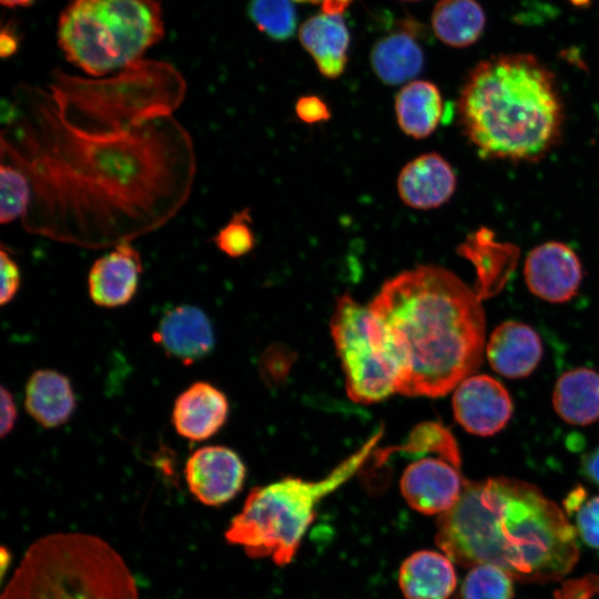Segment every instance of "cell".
<instances>
[{
	"mask_svg": "<svg viewBox=\"0 0 599 599\" xmlns=\"http://www.w3.org/2000/svg\"><path fill=\"white\" fill-rule=\"evenodd\" d=\"M3 104L1 163L30 183L21 217L28 233L113 247L162 227L187 202L196 156L173 114L122 128L73 123L47 87L30 84H19Z\"/></svg>",
	"mask_w": 599,
	"mask_h": 599,
	"instance_id": "1",
	"label": "cell"
},
{
	"mask_svg": "<svg viewBox=\"0 0 599 599\" xmlns=\"http://www.w3.org/2000/svg\"><path fill=\"white\" fill-rule=\"evenodd\" d=\"M481 297L453 272L419 265L384 283L368 304L397 373V393L440 397L480 366Z\"/></svg>",
	"mask_w": 599,
	"mask_h": 599,
	"instance_id": "2",
	"label": "cell"
},
{
	"mask_svg": "<svg viewBox=\"0 0 599 599\" xmlns=\"http://www.w3.org/2000/svg\"><path fill=\"white\" fill-rule=\"evenodd\" d=\"M437 546L463 567L494 565L522 582L556 581L577 564V531L536 486L510 478L468 481L438 516Z\"/></svg>",
	"mask_w": 599,
	"mask_h": 599,
	"instance_id": "3",
	"label": "cell"
},
{
	"mask_svg": "<svg viewBox=\"0 0 599 599\" xmlns=\"http://www.w3.org/2000/svg\"><path fill=\"white\" fill-rule=\"evenodd\" d=\"M464 135L481 156L537 161L557 143L564 105L554 73L535 55L480 61L457 101Z\"/></svg>",
	"mask_w": 599,
	"mask_h": 599,
	"instance_id": "4",
	"label": "cell"
},
{
	"mask_svg": "<svg viewBox=\"0 0 599 599\" xmlns=\"http://www.w3.org/2000/svg\"><path fill=\"white\" fill-rule=\"evenodd\" d=\"M1 599H139L122 557L103 539L58 532L26 551Z\"/></svg>",
	"mask_w": 599,
	"mask_h": 599,
	"instance_id": "5",
	"label": "cell"
},
{
	"mask_svg": "<svg viewBox=\"0 0 599 599\" xmlns=\"http://www.w3.org/2000/svg\"><path fill=\"white\" fill-rule=\"evenodd\" d=\"M47 88L67 120L108 128L172 115L186 94V81L180 70L153 59H140L114 75L101 78L54 69Z\"/></svg>",
	"mask_w": 599,
	"mask_h": 599,
	"instance_id": "6",
	"label": "cell"
},
{
	"mask_svg": "<svg viewBox=\"0 0 599 599\" xmlns=\"http://www.w3.org/2000/svg\"><path fill=\"white\" fill-rule=\"evenodd\" d=\"M383 435L379 429L354 454L318 480L285 477L255 487L224 536L242 546L248 557H270L276 565L292 561L312 524L319 501L349 480L369 459Z\"/></svg>",
	"mask_w": 599,
	"mask_h": 599,
	"instance_id": "7",
	"label": "cell"
},
{
	"mask_svg": "<svg viewBox=\"0 0 599 599\" xmlns=\"http://www.w3.org/2000/svg\"><path fill=\"white\" fill-rule=\"evenodd\" d=\"M65 59L93 78L143 59L164 37L158 0H71L58 21Z\"/></svg>",
	"mask_w": 599,
	"mask_h": 599,
	"instance_id": "8",
	"label": "cell"
},
{
	"mask_svg": "<svg viewBox=\"0 0 599 599\" xmlns=\"http://www.w3.org/2000/svg\"><path fill=\"white\" fill-rule=\"evenodd\" d=\"M331 332L354 402L377 403L397 393L396 368L369 305L348 294L338 297Z\"/></svg>",
	"mask_w": 599,
	"mask_h": 599,
	"instance_id": "9",
	"label": "cell"
},
{
	"mask_svg": "<svg viewBox=\"0 0 599 599\" xmlns=\"http://www.w3.org/2000/svg\"><path fill=\"white\" fill-rule=\"evenodd\" d=\"M460 466L459 450L418 456L402 475V495L413 509L425 515H441L463 493L466 479Z\"/></svg>",
	"mask_w": 599,
	"mask_h": 599,
	"instance_id": "10",
	"label": "cell"
},
{
	"mask_svg": "<svg viewBox=\"0 0 599 599\" xmlns=\"http://www.w3.org/2000/svg\"><path fill=\"white\" fill-rule=\"evenodd\" d=\"M453 410L457 423L468 433L488 437L510 420L514 406L505 386L486 375H471L454 392Z\"/></svg>",
	"mask_w": 599,
	"mask_h": 599,
	"instance_id": "11",
	"label": "cell"
},
{
	"mask_svg": "<svg viewBox=\"0 0 599 599\" xmlns=\"http://www.w3.org/2000/svg\"><path fill=\"white\" fill-rule=\"evenodd\" d=\"M192 495L206 506H222L242 489L246 476L241 457L225 446H205L195 450L184 468Z\"/></svg>",
	"mask_w": 599,
	"mask_h": 599,
	"instance_id": "12",
	"label": "cell"
},
{
	"mask_svg": "<svg viewBox=\"0 0 599 599\" xmlns=\"http://www.w3.org/2000/svg\"><path fill=\"white\" fill-rule=\"evenodd\" d=\"M524 276L528 290L549 303H565L576 296L582 266L575 251L561 242H547L526 257Z\"/></svg>",
	"mask_w": 599,
	"mask_h": 599,
	"instance_id": "13",
	"label": "cell"
},
{
	"mask_svg": "<svg viewBox=\"0 0 599 599\" xmlns=\"http://www.w3.org/2000/svg\"><path fill=\"white\" fill-rule=\"evenodd\" d=\"M143 266L140 252L131 242H122L100 256L88 276L89 295L102 307L128 304L135 295Z\"/></svg>",
	"mask_w": 599,
	"mask_h": 599,
	"instance_id": "14",
	"label": "cell"
},
{
	"mask_svg": "<svg viewBox=\"0 0 599 599\" xmlns=\"http://www.w3.org/2000/svg\"><path fill=\"white\" fill-rule=\"evenodd\" d=\"M456 174L440 154L429 152L409 161L397 177L403 203L415 210H432L445 204L456 190Z\"/></svg>",
	"mask_w": 599,
	"mask_h": 599,
	"instance_id": "15",
	"label": "cell"
},
{
	"mask_svg": "<svg viewBox=\"0 0 599 599\" xmlns=\"http://www.w3.org/2000/svg\"><path fill=\"white\" fill-rule=\"evenodd\" d=\"M153 339L167 355L190 365L212 351L214 333L202 309L192 305H180L164 314Z\"/></svg>",
	"mask_w": 599,
	"mask_h": 599,
	"instance_id": "16",
	"label": "cell"
},
{
	"mask_svg": "<svg viewBox=\"0 0 599 599\" xmlns=\"http://www.w3.org/2000/svg\"><path fill=\"white\" fill-rule=\"evenodd\" d=\"M485 352L491 368L510 379L529 376L544 353L538 333L517 321L498 325L490 334Z\"/></svg>",
	"mask_w": 599,
	"mask_h": 599,
	"instance_id": "17",
	"label": "cell"
},
{
	"mask_svg": "<svg viewBox=\"0 0 599 599\" xmlns=\"http://www.w3.org/2000/svg\"><path fill=\"white\" fill-rule=\"evenodd\" d=\"M229 414L225 395L206 382H196L181 393L173 406L172 423L179 435L192 441L212 437Z\"/></svg>",
	"mask_w": 599,
	"mask_h": 599,
	"instance_id": "18",
	"label": "cell"
},
{
	"mask_svg": "<svg viewBox=\"0 0 599 599\" xmlns=\"http://www.w3.org/2000/svg\"><path fill=\"white\" fill-rule=\"evenodd\" d=\"M298 38L322 75L336 79L344 73L351 37L343 14L321 11L304 21Z\"/></svg>",
	"mask_w": 599,
	"mask_h": 599,
	"instance_id": "19",
	"label": "cell"
},
{
	"mask_svg": "<svg viewBox=\"0 0 599 599\" xmlns=\"http://www.w3.org/2000/svg\"><path fill=\"white\" fill-rule=\"evenodd\" d=\"M398 582L406 599H448L457 578L449 557L434 550H420L404 560Z\"/></svg>",
	"mask_w": 599,
	"mask_h": 599,
	"instance_id": "20",
	"label": "cell"
},
{
	"mask_svg": "<svg viewBox=\"0 0 599 599\" xmlns=\"http://www.w3.org/2000/svg\"><path fill=\"white\" fill-rule=\"evenodd\" d=\"M369 61L375 75L385 84H406L422 71L424 52L414 29L402 27L376 41Z\"/></svg>",
	"mask_w": 599,
	"mask_h": 599,
	"instance_id": "21",
	"label": "cell"
},
{
	"mask_svg": "<svg viewBox=\"0 0 599 599\" xmlns=\"http://www.w3.org/2000/svg\"><path fill=\"white\" fill-rule=\"evenodd\" d=\"M24 405L31 417L45 428L67 423L75 407L69 378L52 369L34 372L26 386Z\"/></svg>",
	"mask_w": 599,
	"mask_h": 599,
	"instance_id": "22",
	"label": "cell"
},
{
	"mask_svg": "<svg viewBox=\"0 0 599 599\" xmlns=\"http://www.w3.org/2000/svg\"><path fill=\"white\" fill-rule=\"evenodd\" d=\"M394 109L399 129L407 136L420 140L429 136L439 125L444 102L435 83L413 80L396 94Z\"/></svg>",
	"mask_w": 599,
	"mask_h": 599,
	"instance_id": "23",
	"label": "cell"
},
{
	"mask_svg": "<svg viewBox=\"0 0 599 599\" xmlns=\"http://www.w3.org/2000/svg\"><path fill=\"white\" fill-rule=\"evenodd\" d=\"M552 406L570 425L586 426L599 420V373L588 367L565 372L555 384Z\"/></svg>",
	"mask_w": 599,
	"mask_h": 599,
	"instance_id": "24",
	"label": "cell"
},
{
	"mask_svg": "<svg viewBox=\"0 0 599 599\" xmlns=\"http://www.w3.org/2000/svg\"><path fill=\"white\" fill-rule=\"evenodd\" d=\"M430 22L441 42L453 48H466L483 34L486 17L477 0H439Z\"/></svg>",
	"mask_w": 599,
	"mask_h": 599,
	"instance_id": "25",
	"label": "cell"
},
{
	"mask_svg": "<svg viewBox=\"0 0 599 599\" xmlns=\"http://www.w3.org/2000/svg\"><path fill=\"white\" fill-rule=\"evenodd\" d=\"M248 14L271 39L287 40L295 32L296 11L292 0H250Z\"/></svg>",
	"mask_w": 599,
	"mask_h": 599,
	"instance_id": "26",
	"label": "cell"
},
{
	"mask_svg": "<svg viewBox=\"0 0 599 599\" xmlns=\"http://www.w3.org/2000/svg\"><path fill=\"white\" fill-rule=\"evenodd\" d=\"M511 579L494 565L474 566L464 579L459 599H512Z\"/></svg>",
	"mask_w": 599,
	"mask_h": 599,
	"instance_id": "27",
	"label": "cell"
},
{
	"mask_svg": "<svg viewBox=\"0 0 599 599\" xmlns=\"http://www.w3.org/2000/svg\"><path fill=\"white\" fill-rule=\"evenodd\" d=\"M0 164V222L8 224L26 214L31 200V187L20 170L6 163Z\"/></svg>",
	"mask_w": 599,
	"mask_h": 599,
	"instance_id": "28",
	"label": "cell"
},
{
	"mask_svg": "<svg viewBox=\"0 0 599 599\" xmlns=\"http://www.w3.org/2000/svg\"><path fill=\"white\" fill-rule=\"evenodd\" d=\"M213 242L221 252L230 257H242L250 253L256 244L252 229L251 210L246 207L234 213L214 235Z\"/></svg>",
	"mask_w": 599,
	"mask_h": 599,
	"instance_id": "29",
	"label": "cell"
},
{
	"mask_svg": "<svg viewBox=\"0 0 599 599\" xmlns=\"http://www.w3.org/2000/svg\"><path fill=\"white\" fill-rule=\"evenodd\" d=\"M567 512L575 514L576 531L585 544L599 549V496L587 498L582 487L572 490L564 501Z\"/></svg>",
	"mask_w": 599,
	"mask_h": 599,
	"instance_id": "30",
	"label": "cell"
},
{
	"mask_svg": "<svg viewBox=\"0 0 599 599\" xmlns=\"http://www.w3.org/2000/svg\"><path fill=\"white\" fill-rule=\"evenodd\" d=\"M1 266V293L0 303L6 305L11 302L17 295L20 287V270L16 260L10 252L2 246L0 251Z\"/></svg>",
	"mask_w": 599,
	"mask_h": 599,
	"instance_id": "31",
	"label": "cell"
},
{
	"mask_svg": "<svg viewBox=\"0 0 599 599\" xmlns=\"http://www.w3.org/2000/svg\"><path fill=\"white\" fill-rule=\"evenodd\" d=\"M295 113L301 121L307 124L322 123L331 119L328 104L314 94L298 98L295 104Z\"/></svg>",
	"mask_w": 599,
	"mask_h": 599,
	"instance_id": "32",
	"label": "cell"
},
{
	"mask_svg": "<svg viewBox=\"0 0 599 599\" xmlns=\"http://www.w3.org/2000/svg\"><path fill=\"white\" fill-rule=\"evenodd\" d=\"M17 420V407L12 395L4 386H1V425L0 434L4 437L9 434Z\"/></svg>",
	"mask_w": 599,
	"mask_h": 599,
	"instance_id": "33",
	"label": "cell"
},
{
	"mask_svg": "<svg viewBox=\"0 0 599 599\" xmlns=\"http://www.w3.org/2000/svg\"><path fill=\"white\" fill-rule=\"evenodd\" d=\"M581 468L585 476L599 486V446L583 456L581 460Z\"/></svg>",
	"mask_w": 599,
	"mask_h": 599,
	"instance_id": "34",
	"label": "cell"
},
{
	"mask_svg": "<svg viewBox=\"0 0 599 599\" xmlns=\"http://www.w3.org/2000/svg\"><path fill=\"white\" fill-rule=\"evenodd\" d=\"M293 2L319 4L323 12L343 14L353 0H292Z\"/></svg>",
	"mask_w": 599,
	"mask_h": 599,
	"instance_id": "35",
	"label": "cell"
},
{
	"mask_svg": "<svg viewBox=\"0 0 599 599\" xmlns=\"http://www.w3.org/2000/svg\"><path fill=\"white\" fill-rule=\"evenodd\" d=\"M18 42L17 39L10 34L6 38V35H1V57H10L17 50Z\"/></svg>",
	"mask_w": 599,
	"mask_h": 599,
	"instance_id": "36",
	"label": "cell"
},
{
	"mask_svg": "<svg viewBox=\"0 0 599 599\" xmlns=\"http://www.w3.org/2000/svg\"><path fill=\"white\" fill-rule=\"evenodd\" d=\"M1 4L7 8L27 7L33 2V0H0Z\"/></svg>",
	"mask_w": 599,
	"mask_h": 599,
	"instance_id": "37",
	"label": "cell"
},
{
	"mask_svg": "<svg viewBox=\"0 0 599 599\" xmlns=\"http://www.w3.org/2000/svg\"><path fill=\"white\" fill-rule=\"evenodd\" d=\"M576 6L587 4L589 0H570Z\"/></svg>",
	"mask_w": 599,
	"mask_h": 599,
	"instance_id": "38",
	"label": "cell"
},
{
	"mask_svg": "<svg viewBox=\"0 0 599 599\" xmlns=\"http://www.w3.org/2000/svg\"><path fill=\"white\" fill-rule=\"evenodd\" d=\"M404 1H417V0H404Z\"/></svg>",
	"mask_w": 599,
	"mask_h": 599,
	"instance_id": "39",
	"label": "cell"
}]
</instances>
